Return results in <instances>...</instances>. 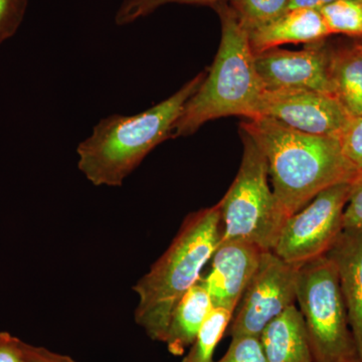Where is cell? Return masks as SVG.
Here are the masks:
<instances>
[{"instance_id": "d4e9b609", "label": "cell", "mask_w": 362, "mask_h": 362, "mask_svg": "<svg viewBox=\"0 0 362 362\" xmlns=\"http://www.w3.org/2000/svg\"><path fill=\"white\" fill-rule=\"evenodd\" d=\"M21 349L25 362H78L70 356L59 354L45 347L33 346L23 341H21Z\"/></svg>"}, {"instance_id": "ac0fdd59", "label": "cell", "mask_w": 362, "mask_h": 362, "mask_svg": "<svg viewBox=\"0 0 362 362\" xmlns=\"http://www.w3.org/2000/svg\"><path fill=\"white\" fill-rule=\"evenodd\" d=\"M291 0H230V8L247 33L259 30L282 16Z\"/></svg>"}, {"instance_id": "6da1fadb", "label": "cell", "mask_w": 362, "mask_h": 362, "mask_svg": "<svg viewBox=\"0 0 362 362\" xmlns=\"http://www.w3.org/2000/svg\"><path fill=\"white\" fill-rule=\"evenodd\" d=\"M240 130L265 157L274 197L286 218L326 188L354 180L361 173L338 138L306 134L266 117L247 119Z\"/></svg>"}, {"instance_id": "e0dca14e", "label": "cell", "mask_w": 362, "mask_h": 362, "mask_svg": "<svg viewBox=\"0 0 362 362\" xmlns=\"http://www.w3.org/2000/svg\"><path fill=\"white\" fill-rule=\"evenodd\" d=\"M233 312L214 307L181 362H214V352L226 334Z\"/></svg>"}, {"instance_id": "83f0119b", "label": "cell", "mask_w": 362, "mask_h": 362, "mask_svg": "<svg viewBox=\"0 0 362 362\" xmlns=\"http://www.w3.org/2000/svg\"><path fill=\"white\" fill-rule=\"evenodd\" d=\"M357 45H358L359 49H361L362 52V42H361V44H357Z\"/></svg>"}, {"instance_id": "5b68a950", "label": "cell", "mask_w": 362, "mask_h": 362, "mask_svg": "<svg viewBox=\"0 0 362 362\" xmlns=\"http://www.w3.org/2000/svg\"><path fill=\"white\" fill-rule=\"evenodd\" d=\"M244 150L239 173L218 202L221 240H242L273 251L286 220L269 185L268 165L249 134L240 130Z\"/></svg>"}, {"instance_id": "3957f363", "label": "cell", "mask_w": 362, "mask_h": 362, "mask_svg": "<svg viewBox=\"0 0 362 362\" xmlns=\"http://www.w3.org/2000/svg\"><path fill=\"white\" fill-rule=\"evenodd\" d=\"M221 240L218 204L188 214L168 249L136 283L135 322L150 339L164 342L176 305L199 282Z\"/></svg>"}, {"instance_id": "484cf974", "label": "cell", "mask_w": 362, "mask_h": 362, "mask_svg": "<svg viewBox=\"0 0 362 362\" xmlns=\"http://www.w3.org/2000/svg\"><path fill=\"white\" fill-rule=\"evenodd\" d=\"M0 362H25L21 340L7 332H0Z\"/></svg>"}, {"instance_id": "2e32d148", "label": "cell", "mask_w": 362, "mask_h": 362, "mask_svg": "<svg viewBox=\"0 0 362 362\" xmlns=\"http://www.w3.org/2000/svg\"><path fill=\"white\" fill-rule=\"evenodd\" d=\"M333 95L351 117H362V52L357 44L330 54Z\"/></svg>"}, {"instance_id": "30bf717a", "label": "cell", "mask_w": 362, "mask_h": 362, "mask_svg": "<svg viewBox=\"0 0 362 362\" xmlns=\"http://www.w3.org/2000/svg\"><path fill=\"white\" fill-rule=\"evenodd\" d=\"M330 54L323 40L299 51L274 47L255 54V63L266 90H311L334 96Z\"/></svg>"}, {"instance_id": "7402d4cb", "label": "cell", "mask_w": 362, "mask_h": 362, "mask_svg": "<svg viewBox=\"0 0 362 362\" xmlns=\"http://www.w3.org/2000/svg\"><path fill=\"white\" fill-rule=\"evenodd\" d=\"M28 0H0V44L13 37L23 23Z\"/></svg>"}, {"instance_id": "7a4b0ae2", "label": "cell", "mask_w": 362, "mask_h": 362, "mask_svg": "<svg viewBox=\"0 0 362 362\" xmlns=\"http://www.w3.org/2000/svg\"><path fill=\"white\" fill-rule=\"evenodd\" d=\"M206 71L151 108L102 119L78 145V168L96 187H121L156 147L173 136L176 123Z\"/></svg>"}, {"instance_id": "5bb4252c", "label": "cell", "mask_w": 362, "mask_h": 362, "mask_svg": "<svg viewBox=\"0 0 362 362\" xmlns=\"http://www.w3.org/2000/svg\"><path fill=\"white\" fill-rule=\"evenodd\" d=\"M259 338L267 362H314L303 315L295 305L271 321Z\"/></svg>"}, {"instance_id": "8fae6325", "label": "cell", "mask_w": 362, "mask_h": 362, "mask_svg": "<svg viewBox=\"0 0 362 362\" xmlns=\"http://www.w3.org/2000/svg\"><path fill=\"white\" fill-rule=\"evenodd\" d=\"M264 252L245 240H221L209 275L201 279L214 307L235 312Z\"/></svg>"}, {"instance_id": "52a82bcc", "label": "cell", "mask_w": 362, "mask_h": 362, "mask_svg": "<svg viewBox=\"0 0 362 362\" xmlns=\"http://www.w3.org/2000/svg\"><path fill=\"white\" fill-rule=\"evenodd\" d=\"M354 180L326 188L288 218L272 252L297 266L325 256L344 230L343 216Z\"/></svg>"}, {"instance_id": "4fadbf2b", "label": "cell", "mask_w": 362, "mask_h": 362, "mask_svg": "<svg viewBox=\"0 0 362 362\" xmlns=\"http://www.w3.org/2000/svg\"><path fill=\"white\" fill-rule=\"evenodd\" d=\"M330 35L318 9L296 8L249 33V40L252 51L259 54L288 44H315Z\"/></svg>"}, {"instance_id": "cb8c5ba5", "label": "cell", "mask_w": 362, "mask_h": 362, "mask_svg": "<svg viewBox=\"0 0 362 362\" xmlns=\"http://www.w3.org/2000/svg\"><path fill=\"white\" fill-rule=\"evenodd\" d=\"M343 226L344 228L362 226V170L354 180L351 194L345 207Z\"/></svg>"}, {"instance_id": "603a6c76", "label": "cell", "mask_w": 362, "mask_h": 362, "mask_svg": "<svg viewBox=\"0 0 362 362\" xmlns=\"http://www.w3.org/2000/svg\"><path fill=\"white\" fill-rule=\"evenodd\" d=\"M339 140L346 158L362 170V117H351Z\"/></svg>"}, {"instance_id": "ffe728a7", "label": "cell", "mask_w": 362, "mask_h": 362, "mask_svg": "<svg viewBox=\"0 0 362 362\" xmlns=\"http://www.w3.org/2000/svg\"><path fill=\"white\" fill-rule=\"evenodd\" d=\"M225 0H123L117 11V25H127L146 18L161 6L170 4H220Z\"/></svg>"}, {"instance_id": "d6986e66", "label": "cell", "mask_w": 362, "mask_h": 362, "mask_svg": "<svg viewBox=\"0 0 362 362\" xmlns=\"http://www.w3.org/2000/svg\"><path fill=\"white\" fill-rule=\"evenodd\" d=\"M319 11L331 35L362 39V0H335Z\"/></svg>"}, {"instance_id": "44dd1931", "label": "cell", "mask_w": 362, "mask_h": 362, "mask_svg": "<svg viewBox=\"0 0 362 362\" xmlns=\"http://www.w3.org/2000/svg\"><path fill=\"white\" fill-rule=\"evenodd\" d=\"M214 362H267L259 338L238 337L232 338L230 347L220 361Z\"/></svg>"}, {"instance_id": "8992f818", "label": "cell", "mask_w": 362, "mask_h": 362, "mask_svg": "<svg viewBox=\"0 0 362 362\" xmlns=\"http://www.w3.org/2000/svg\"><path fill=\"white\" fill-rule=\"evenodd\" d=\"M296 301L314 362L358 361L339 279L327 257L300 267Z\"/></svg>"}, {"instance_id": "7c38bea8", "label": "cell", "mask_w": 362, "mask_h": 362, "mask_svg": "<svg viewBox=\"0 0 362 362\" xmlns=\"http://www.w3.org/2000/svg\"><path fill=\"white\" fill-rule=\"evenodd\" d=\"M339 279L349 325L362 357V226L344 228L327 254Z\"/></svg>"}, {"instance_id": "ba28073f", "label": "cell", "mask_w": 362, "mask_h": 362, "mask_svg": "<svg viewBox=\"0 0 362 362\" xmlns=\"http://www.w3.org/2000/svg\"><path fill=\"white\" fill-rule=\"evenodd\" d=\"M300 267L264 252L226 334L259 337L271 321L295 305Z\"/></svg>"}, {"instance_id": "f1b7e54d", "label": "cell", "mask_w": 362, "mask_h": 362, "mask_svg": "<svg viewBox=\"0 0 362 362\" xmlns=\"http://www.w3.org/2000/svg\"><path fill=\"white\" fill-rule=\"evenodd\" d=\"M357 362H362V357H361V358L358 359V361Z\"/></svg>"}, {"instance_id": "9a60e30c", "label": "cell", "mask_w": 362, "mask_h": 362, "mask_svg": "<svg viewBox=\"0 0 362 362\" xmlns=\"http://www.w3.org/2000/svg\"><path fill=\"white\" fill-rule=\"evenodd\" d=\"M213 308L211 296L199 280L181 298L171 315L163 342L171 354L183 356L185 350L192 346Z\"/></svg>"}, {"instance_id": "277c9868", "label": "cell", "mask_w": 362, "mask_h": 362, "mask_svg": "<svg viewBox=\"0 0 362 362\" xmlns=\"http://www.w3.org/2000/svg\"><path fill=\"white\" fill-rule=\"evenodd\" d=\"M221 39L218 54L197 92L188 100L173 136L194 134L209 121L228 116L258 118L266 89L255 63L249 33L230 7L220 4Z\"/></svg>"}, {"instance_id": "9c48e42d", "label": "cell", "mask_w": 362, "mask_h": 362, "mask_svg": "<svg viewBox=\"0 0 362 362\" xmlns=\"http://www.w3.org/2000/svg\"><path fill=\"white\" fill-rule=\"evenodd\" d=\"M259 117L306 134L338 139L351 119L337 98L311 90H266Z\"/></svg>"}, {"instance_id": "4316f807", "label": "cell", "mask_w": 362, "mask_h": 362, "mask_svg": "<svg viewBox=\"0 0 362 362\" xmlns=\"http://www.w3.org/2000/svg\"><path fill=\"white\" fill-rule=\"evenodd\" d=\"M333 1H335V0H291L288 11L296 8H311L318 9L319 11L323 6H327Z\"/></svg>"}]
</instances>
